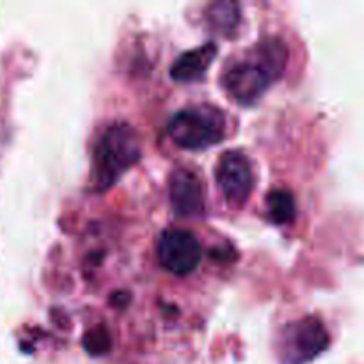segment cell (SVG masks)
Segmentation results:
<instances>
[{"label": "cell", "instance_id": "cell-1", "mask_svg": "<svg viewBox=\"0 0 364 364\" xmlns=\"http://www.w3.org/2000/svg\"><path fill=\"white\" fill-rule=\"evenodd\" d=\"M288 48L279 38H267L237 60L224 77V87L238 103L256 102L284 71Z\"/></svg>", "mask_w": 364, "mask_h": 364}, {"label": "cell", "instance_id": "cell-10", "mask_svg": "<svg viewBox=\"0 0 364 364\" xmlns=\"http://www.w3.org/2000/svg\"><path fill=\"white\" fill-rule=\"evenodd\" d=\"M267 215L277 226L290 224L295 217L294 196L288 191H274L267 196Z\"/></svg>", "mask_w": 364, "mask_h": 364}, {"label": "cell", "instance_id": "cell-9", "mask_svg": "<svg viewBox=\"0 0 364 364\" xmlns=\"http://www.w3.org/2000/svg\"><path fill=\"white\" fill-rule=\"evenodd\" d=\"M208 21L213 31L231 36L240 23V7L235 2H217L208 9Z\"/></svg>", "mask_w": 364, "mask_h": 364}, {"label": "cell", "instance_id": "cell-6", "mask_svg": "<svg viewBox=\"0 0 364 364\" xmlns=\"http://www.w3.org/2000/svg\"><path fill=\"white\" fill-rule=\"evenodd\" d=\"M217 185L231 206L245 205L252 192V169L249 160L238 151L224 153L217 164Z\"/></svg>", "mask_w": 364, "mask_h": 364}, {"label": "cell", "instance_id": "cell-11", "mask_svg": "<svg viewBox=\"0 0 364 364\" xmlns=\"http://www.w3.org/2000/svg\"><path fill=\"white\" fill-rule=\"evenodd\" d=\"M112 347V340L105 327H96L84 336V348L91 355H105Z\"/></svg>", "mask_w": 364, "mask_h": 364}, {"label": "cell", "instance_id": "cell-4", "mask_svg": "<svg viewBox=\"0 0 364 364\" xmlns=\"http://www.w3.org/2000/svg\"><path fill=\"white\" fill-rule=\"evenodd\" d=\"M329 347V333L315 316H306L283 331L281 355L284 364H306Z\"/></svg>", "mask_w": 364, "mask_h": 364}, {"label": "cell", "instance_id": "cell-5", "mask_svg": "<svg viewBox=\"0 0 364 364\" xmlns=\"http://www.w3.org/2000/svg\"><path fill=\"white\" fill-rule=\"evenodd\" d=\"M203 249L198 238L185 230H171L159 242V259L166 270L176 276H188L199 267Z\"/></svg>", "mask_w": 364, "mask_h": 364}, {"label": "cell", "instance_id": "cell-3", "mask_svg": "<svg viewBox=\"0 0 364 364\" xmlns=\"http://www.w3.org/2000/svg\"><path fill=\"white\" fill-rule=\"evenodd\" d=\"M167 134L180 148L205 149L223 141L226 135V119L215 107H188L169 121Z\"/></svg>", "mask_w": 364, "mask_h": 364}, {"label": "cell", "instance_id": "cell-7", "mask_svg": "<svg viewBox=\"0 0 364 364\" xmlns=\"http://www.w3.org/2000/svg\"><path fill=\"white\" fill-rule=\"evenodd\" d=\"M169 198L174 213L183 219L199 217L205 212L203 185L194 173L187 169L174 171L169 181Z\"/></svg>", "mask_w": 364, "mask_h": 364}, {"label": "cell", "instance_id": "cell-2", "mask_svg": "<svg viewBox=\"0 0 364 364\" xmlns=\"http://www.w3.org/2000/svg\"><path fill=\"white\" fill-rule=\"evenodd\" d=\"M141 156V141L130 124L110 127L95 149L92 185L96 191H105Z\"/></svg>", "mask_w": 364, "mask_h": 364}, {"label": "cell", "instance_id": "cell-8", "mask_svg": "<svg viewBox=\"0 0 364 364\" xmlns=\"http://www.w3.org/2000/svg\"><path fill=\"white\" fill-rule=\"evenodd\" d=\"M217 55L215 43H206L199 48L183 53L171 68V77L178 82L199 80Z\"/></svg>", "mask_w": 364, "mask_h": 364}]
</instances>
